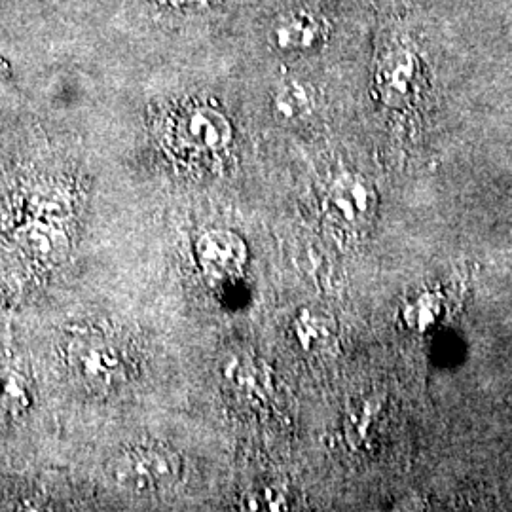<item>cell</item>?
<instances>
[{
  "label": "cell",
  "mask_w": 512,
  "mask_h": 512,
  "mask_svg": "<svg viewBox=\"0 0 512 512\" xmlns=\"http://www.w3.org/2000/svg\"><path fill=\"white\" fill-rule=\"evenodd\" d=\"M181 459L164 446H137L110 465L114 484L139 497L164 494L181 478Z\"/></svg>",
  "instance_id": "6da1fadb"
},
{
  "label": "cell",
  "mask_w": 512,
  "mask_h": 512,
  "mask_svg": "<svg viewBox=\"0 0 512 512\" xmlns=\"http://www.w3.org/2000/svg\"><path fill=\"white\" fill-rule=\"evenodd\" d=\"M69 365L74 376L93 389L114 387L124 376L120 351L103 340H82L69 349Z\"/></svg>",
  "instance_id": "7a4b0ae2"
},
{
  "label": "cell",
  "mask_w": 512,
  "mask_h": 512,
  "mask_svg": "<svg viewBox=\"0 0 512 512\" xmlns=\"http://www.w3.org/2000/svg\"><path fill=\"white\" fill-rule=\"evenodd\" d=\"M327 202L330 211L344 224L359 228L374 217L378 207V194L365 177L346 173L330 186Z\"/></svg>",
  "instance_id": "3957f363"
},
{
  "label": "cell",
  "mask_w": 512,
  "mask_h": 512,
  "mask_svg": "<svg viewBox=\"0 0 512 512\" xmlns=\"http://www.w3.org/2000/svg\"><path fill=\"white\" fill-rule=\"evenodd\" d=\"M196 255L203 272L219 281L241 274L247 260L243 241L226 230H213L202 236Z\"/></svg>",
  "instance_id": "277c9868"
},
{
  "label": "cell",
  "mask_w": 512,
  "mask_h": 512,
  "mask_svg": "<svg viewBox=\"0 0 512 512\" xmlns=\"http://www.w3.org/2000/svg\"><path fill=\"white\" fill-rule=\"evenodd\" d=\"M416 57L408 50H393L385 55L378 84L385 103L401 105L410 99L416 88Z\"/></svg>",
  "instance_id": "5b68a950"
},
{
  "label": "cell",
  "mask_w": 512,
  "mask_h": 512,
  "mask_svg": "<svg viewBox=\"0 0 512 512\" xmlns=\"http://www.w3.org/2000/svg\"><path fill=\"white\" fill-rule=\"evenodd\" d=\"M16 243L23 255L38 264H57L69 249L65 234L42 222H31L19 228Z\"/></svg>",
  "instance_id": "8992f818"
},
{
  "label": "cell",
  "mask_w": 512,
  "mask_h": 512,
  "mask_svg": "<svg viewBox=\"0 0 512 512\" xmlns=\"http://www.w3.org/2000/svg\"><path fill=\"white\" fill-rule=\"evenodd\" d=\"M274 38L281 50L308 52L321 44L323 25L310 12H291L277 21Z\"/></svg>",
  "instance_id": "52a82bcc"
},
{
  "label": "cell",
  "mask_w": 512,
  "mask_h": 512,
  "mask_svg": "<svg viewBox=\"0 0 512 512\" xmlns=\"http://www.w3.org/2000/svg\"><path fill=\"white\" fill-rule=\"evenodd\" d=\"M186 135L194 147L217 150L228 143V122L213 110H196L186 120Z\"/></svg>",
  "instance_id": "ba28073f"
},
{
  "label": "cell",
  "mask_w": 512,
  "mask_h": 512,
  "mask_svg": "<svg viewBox=\"0 0 512 512\" xmlns=\"http://www.w3.org/2000/svg\"><path fill=\"white\" fill-rule=\"evenodd\" d=\"M274 114L277 120L281 122H300L304 120L311 112L313 99L306 86L298 82H285L283 86L277 88L274 93Z\"/></svg>",
  "instance_id": "9c48e42d"
},
{
  "label": "cell",
  "mask_w": 512,
  "mask_h": 512,
  "mask_svg": "<svg viewBox=\"0 0 512 512\" xmlns=\"http://www.w3.org/2000/svg\"><path fill=\"white\" fill-rule=\"evenodd\" d=\"M29 406L27 382L18 372L0 368V410L2 412H21Z\"/></svg>",
  "instance_id": "30bf717a"
}]
</instances>
